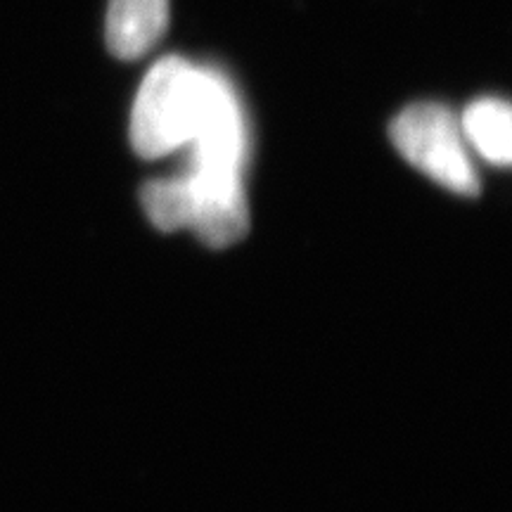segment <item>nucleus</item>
<instances>
[{
  "mask_svg": "<svg viewBox=\"0 0 512 512\" xmlns=\"http://www.w3.org/2000/svg\"><path fill=\"white\" fill-rule=\"evenodd\" d=\"M185 171L195 214L192 230L209 247H228L249 228L242 171L247 162V124L233 86L214 69H202V95Z\"/></svg>",
  "mask_w": 512,
  "mask_h": 512,
  "instance_id": "nucleus-1",
  "label": "nucleus"
},
{
  "mask_svg": "<svg viewBox=\"0 0 512 512\" xmlns=\"http://www.w3.org/2000/svg\"><path fill=\"white\" fill-rule=\"evenodd\" d=\"M463 136L486 162L508 166L512 157V114L501 98L472 102L460 121Z\"/></svg>",
  "mask_w": 512,
  "mask_h": 512,
  "instance_id": "nucleus-5",
  "label": "nucleus"
},
{
  "mask_svg": "<svg viewBox=\"0 0 512 512\" xmlns=\"http://www.w3.org/2000/svg\"><path fill=\"white\" fill-rule=\"evenodd\" d=\"M202 95V69L183 57L159 60L140 86L131 117V143L145 159L188 145Z\"/></svg>",
  "mask_w": 512,
  "mask_h": 512,
  "instance_id": "nucleus-2",
  "label": "nucleus"
},
{
  "mask_svg": "<svg viewBox=\"0 0 512 512\" xmlns=\"http://www.w3.org/2000/svg\"><path fill=\"white\" fill-rule=\"evenodd\" d=\"M169 24V0H110L107 46L119 60H138L152 50Z\"/></svg>",
  "mask_w": 512,
  "mask_h": 512,
  "instance_id": "nucleus-4",
  "label": "nucleus"
},
{
  "mask_svg": "<svg viewBox=\"0 0 512 512\" xmlns=\"http://www.w3.org/2000/svg\"><path fill=\"white\" fill-rule=\"evenodd\" d=\"M389 133L396 150L422 174L458 195H477L479 178L467 155L463 128L444 105L420 102L408 107L394 119Z\"/></svg>",
  "mask_w": 512,
  "mask_h": 512,
  "instance_id": "nucleus-3",
  "label": "nucleus"
},
{
  "mask_svg": "<svg viewBox=\"0 0 512 512\" xmlns=\"http://www.w3.org/2000/svg\"><path fill=\"white\" fill-rule=\"evenodd\" d=\"M143 207L150 221L162 230H181L192 226L195 202L185 174L152 181L143 188Z\"/></svg>",
  "mask_w": 512,
  "mask_h": 512,
  "instance_id": "nucleus-6",
  "label": "nucleus"
}]
</instances>
